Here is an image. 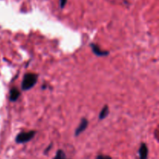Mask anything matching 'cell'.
Returning a JSON list of instances; mask_svg holds the SVG:
<instances>
[{
	"mask_svg": "<svg viewBox=\"0 0 159 159\" xmlns=\"http://www.w3.org/2000/svg\"><path fill=\"white\" fill-rule=\"evenodd\" d=\"M38 80V75L35 73H26L23 76L21 82V89L23 91H28L35 86Z\"/></svg>",
	"mask_w": 159,
	"mask_h": 159,
	"instance_id": "1",
	"label": "cell"
},
{
	"mask_svg": "<svg viewBox=\"0 0 159 159\" xmlns=\"http://www.w3.org/2000/svg\"><path fill=\"white\" fill-rule=\"evenodd\" d=\"M36 134L35 130H30L27 132H20L15 138V141L17 144H25L34 138Z\"/></svg>",
	"mask_w": 159,
	"mask_h": 159,
	"instance_id": "2",
	"label": "cell"
},
{
	"mask_svg": "<svg viewBox=\"0 0 159 159\" xmlns=\"http://www.w3.org/2000/svg\"><path fill=\"white\" fill-rule=\"evenodd\" d=\"M89 126V120L86 118L83 117L80 121V124L78 126V127L76 128L75 131V136L78 137L81 134L83 131H85L86 130V128Z\"/></svg>",
	"mask_w": 159,
	"mask_h": 159,
	"instance_id": "3",
	"label": "cell"
},
{
	"mask_svg": "<svg viewBox=\"0 0 159 159\" xmlns=\"http://www.w3.org/2000/svg\"><path fill=\"white\" fill-rule=\"evenodd\" d=\"M90 47L92 48V51L94 53L95 55L98 56V57H107L110 54V52L107 51H102V50L99 48V46H97L95 43H91Z\"/></svg>",
	"mask_w": 159,
	"mask_h": 159,
	"instance_id": "4",
	"label": "cell"
},
{
	"mask_svg": "<svg viewBox=\"0 0 159 159\" xmlns=\"http://www.w3.org/2000/svg\"><path fill=\"white\" fill-rule=\"evenodd\" d=\"M140 159H148V148L145 143H142L139 148L138 151Z\"/></svg>",
	"mask_w": 159,
	"mask_h": 159,
	"instance_id": "5",
	"label": "cell"
},
{
	"mask_svg": "<svg viewBox=\"0 0 159 159\" xmlns=\"http://www.w3.org/2000/svg\"><path fill=\"white\" fill-rule=\"evenodd\" d=\"M20 96V92L19 91L18 89L12 88L9 91V101L12 102H16L18 100V99Z\"/></svg>",
	"mask_w": 159,
	"mask_h": 159,
	"instance_id": "6",
	"label": "cell"
},
{
	"mask_svg": "<svg viewBox=\"0 0 159 159\" xmlns=\"http://www.w3.org/2000/svg\"><path fill=\"white\" fill-rule=\"evenodd\" d=\"M109 113H110V109H109L108 105H105L103 107H102V110L100 111V113H99V119L100 120H104L105 118L107 117V116L109 115Z\"/></svg>",
	"mask_w": 159,
	"mask_h": 159,
	"instance_id": "7",
	"label": "cell"
},
{
	"mask_svg": "<svg viewBox=\"0 0 159 159\" xmlns=\"http://www.w3.org/2000/svg\"><path fill=\"white\" fill-rule=\"evenodd\" d=\"M53 159H69V158H67L66 155H65V152H64L63 151L58 150L57 152V153H56L55 157H54Z\"/></svg>",
	"mask_w": 159,
	"mask_h": 159,
	"instance_id": "8",
	"label": "cell"
},
{
	"mask_svg": "<svg viewBox=\"0 0 159 159\" xmlns=\"http://www.w3.org/2000/svg\"><path fill=\"white\" fill-rule=\"evenodd\" d=\"M67 1L68 0H59V6H60L61 9H64L65 6H66Z\"/></svg>",
	"mask_w": 159,
	"mask_h": 159,
	"instance_id": "9",
	"label": "cell"
},
{
	"mask_svg": "<svg viewBox=\"0 0 159 159\" xmlns=\"http://www.w3.org/2000/svg\"><path fill=\"white\" fill-rule=\"evenodd\" d=\"M96 159H112V158L110 156H108V155H99L98 156H96Z\"/></svg>",
	"mask_w": 159,
	"mask_h": 159,
	"instance_id": "10",
	"label": "cell"
},
{
	"mask_svg": "<svg viewBox=\"0 0 159 159\" xmlns=\"http://www.w3.org/2000/svg\"><path fill=\"white\" fill-rule=\"evenodd\" d=\"M51 148H52V144H50V145L48 146V147L46 149H45V151H44V154H47V153H48V152H49V150H50V149Z\"/></svg>",
	"mask_w": 159,
	"mask_h": 159,
	"instance_id": "11",
	"label": "cell"
}]
</instances>
